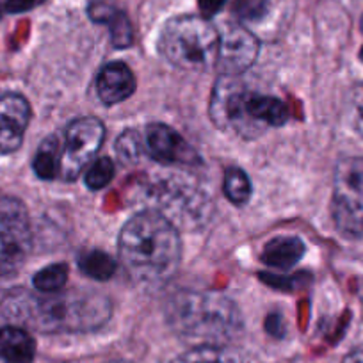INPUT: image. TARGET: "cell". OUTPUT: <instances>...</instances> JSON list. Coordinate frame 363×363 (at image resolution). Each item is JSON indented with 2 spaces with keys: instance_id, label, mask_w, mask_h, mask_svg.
<instances>
[{
  "instance_id": "cell-25",
  "label": "cell",
  "mask_w": 363,
  "mask_h": 363,
  "mask_svg": "<svg viewBox=\"0 0 363 363\" xmlns=\"http://www.w3.org/2000/svg\"><path fill=\"white\" fill-rule=\"evenodd\" d=\"M352 107V127L363 138V84H359L351 96Z\"/></svg>"
},
{
  "instance_id": "cell-31",
  "label": "cell",
  "mask_w": 363,
  "mask_h": 363,
  "mask_svg": "<svg viewBox=\"0 0 363 363\" xmlns=\"http://www.w3.org/2000/svg\"><path fill=\"white\" fill-rule=\"evenodd\" d=\"M359 59H362V61H363V47H362V50H359Z\"/></svg>"
},
{
  "instance_id": "cell-14",
  "label": "cell",
  "mask_w": 363,
  "mask_h": 363,
  "mask_svg": "<svg viewBox=\"0 0 363 363\" xmlns=\"http://www.w3.org/2000/svg\"><path fill=\"white\" fill-rule=\"evenodd\" d=\"M305 250V244L298 237H277L265 244L260 258L267 267L277 269V271H289L296 264H299Z\"/></svg>"
},
{
  "instance_id": "cell-26",
  "label": "cell",
  "mask_w": 363,
  "mask_h": 363,
  "mask_svg": "<svg viewBox=\"0 0 363 363\" xmlns=\"http://www.w3.org/2000/svg\"><path fill=\"white\" fill-rule=\"evenodd\" d=\"M265 331L277 338L284 337L285 324H284V319H281L280 313H271V315H267V319H265Z\"/></svg>"
},
{
  "instance_id": "cell-2",
  "label": "cell",
  "mask_w": 363,
  "mask_h": 363,
  "mask_svg": "<svg viewBox=\"0 0 363 363\" xmlns=\"http://www.w3.org/2000/svg\"><path fill=\"white\" fill-rule=\"evenodd\" d=\"M118 250L132 278L159 284L177 272L182 257L180 233L162 214L143 211L125 223Z\"/></svg>"
},
{
  "instance_id": "cell-1",
  "label": "cell",
  "mask_w": 363,
  "mask_h": 363,
  "mask_svg": "<svg viewBox=\"0 0 363 363\" xmlns=\"http://www.w3.org/2000/svg\"><path fill=\"white\" fill-rule=\"evenodd\" d=\"M8 313L41 333H89L102 328L113 305L100 292L59 291L47 296L22 292L8 299Z\"/></svg>"
},
{
  "instance_id": "cell-30",
  "label": "cell",
  "mask_w": 363,
  "mask_h": 363,
  "mask_svg": "<svg viewBox=\"0 0 363 363\" xmlns=\"http://www.w3.org/2000/svg\"><path fill=\"white\" fill-rule=\"evenodd\" d=\"M107 363H130V362H125V359H114V362H107Z\"/></svg>"
},
{
  "instance_id": "cell-32",
  "label": "cell",
  "mask_w": 363,
  "mask_h": 363,
  "mask_svg": "<svg viewBox=\"0 0 363 363\" xmlns=\"http://www.w3.org/2000/svg\"><path fill=\"white\" fill-rule=\"evenodd\" d=\"M0 16H2V8H0Z\"/></svg>"
},
{
  "instance_id": "cell-19",
  "label": "cell",
  "mask_w": 363,
  "mask_h": 363,
  "mask_svg": "<svg viewBox=\"0 0 363 363\" xmlns=\"http://www.w3.org/2000/svg\"><path fill=\"white\" fill-rule=\"evenodd\" d=\"M223 191L233 205H244L251 196V182L240 167L232 166L223 177Z\"/></svg>"
},
{
  "instance_id": "cell-13",
  "label": "cell",
  "mask_w": 363,
  "mask_h": 363,
  "mask_svg": "<svg viewBox=\"0 0 363 363\" xmlns=\"http://www.w3.org/2000/svg\"><path fill=\"white\" fill-rule=\"evenodd\" d=\"M135 75L125 62H109L96 77V93L106 106H114L134 95Z\"/></svg>"
},
{
  "instance_id": "cell-5",
  "label": "cell",
  "mask_w": 363,
  "mask_h": 363,
  "mask_svg": "<svg viewBox=\"0 0 363 363\" xmlns=\"http://www.w3.org/2000/svg\"><path fill=\"white\" fill-rule=\"evenodd\" d=\"M219 30L203 16H177L162 27L159 52L182 69H205L216 62Z\"/></svg>"
},
{
  "instance_id": "cell-4",
  "label": "cell",
  "mask_w": 363,
  "mask_h": 363,
  "mask_svg": "<svg viewBox=\"0 0 363 363\" xmlns=\"http://www.w3.org/2000/svg\"><path fill=\"white\" fill-rule=\"evenodd\" d=\"M211 118L223 130L253 139L267 127L287 123L291 113L277 96L253 93L235 82L233 77H221L212 93Z\"/></svg>"
},
{
  "instance_id": "cell-11",
  "label": "cell",
  "mask_w": 363,
  "mask_h": 363,
  "mask_svg": "<svg viewBox=\"0 0 363 363\" xmlns=\"http://www.w3.org/2000/svg\"><path fill=\"white\" fill-rule=\"evenodd\" d=\"M146 148L160 164L173 166H196L200 162L198 152L182 138L174 128L164 123H152L146 128Z\"/></svg>"
},
{
  "instance_id": "cell-29",
  "label": "cell",
  "mask_w": 363,
  "mask_h": 363,
  "mask_svg": "<svg viewBox=\"0 0 363 363\" xmlns=\"http://www.w3.org/2000/svg\"><path fill=\"white\" fill-rule=\"evenodd\" d=\"M342 363H363V351H352L349 352Z\"/></svg>"
},
{
  "instance_id": "cell-10",
  "label": "cell",
  "mask_w": 363,
  "mask_h": 363,
  "mask_svg": "<svg viewBox=\"0 0 363 363\" xmlns=\"http://www.w3.org/2000/svg\"><path fill=\"white\" fill-rule=\"evenodd\" d=\"M260 43L257 36L239 26V23H226L219 30L218 55H216V68L225 77H237L246 72L258 57Z\"/></svg>"
},
{
  "instance_id": "cell-7",
  "label": "cell",
  "mask_w": 363,
  "mask_h": 363,
  "mask_svg": "<svg viewBox=\"0 0 363 363\" xmlns=\"http://www.w3.org/2000/svg\"><path fill=\"white\" fill-rule=\"evenodd\" d=\"M331 208L342 233L363 235V157H347L337 164Z\"/></svg>"
},
{
  "instance_id": "cell-16",
  "label": "cell",
  "mask_w": 363,
  "mask_h": 363,
  "mask_svg": "<svg viewBox=\"0 0 363 363\" xmlns=\"http://www.w3.org/2000/svg\"><path fill=\"white\" fill-rule=\"evenodd\" d=\"M171 363H244L242 358L226 345L200 344L182 352Z\"/></svg>"
},
{
  "instance_id": "cell-28",
  "label": "cell",
  "mask_w": 363,
  "mask_h": 363,
  "mask_svg": "<svg viewBox=\"0 0 363 363\" xmlns=\"http://www.w3.org/2000/svg\"><path fill=\"white\" fill-rule=\"evenodd\" d=\"M43 0H6V11L8 13H26L34 6L41 4Z\"/></svg>"
},
{
  "instance_id": "cell-15",
  "label": "cell",
  "mask_w": 363,
  "mask_h": 363,
  "mask_svg": "<svg viewBox=\"0 0 363 363\" xmlns=\"http://www.w3.org/2000/svg\"><path fill=\"white\" fill-rule=\"evenodd\" d=\"M36 342L26 330L6 326L0 330V359L4 363H33Z\"/></svg>"
},
{
  "instance_id": "cell-27",
  "label": "cell",
  "mask_w": 363,
  "mask_h": 363,
  "mask_svg": "<svg viewBox=\"0 0 363 363\" xmlns=\"http://www.w3.org/2000/svg\"><path fill=\"white\" fill-rule=\"evenodd\" d=\"M226 0H198V6H200V11L203 18H212V16L218 15L223 9Z\"/></svg>"
},
{
  "instance_id": "cell-17",
  "label": "cell",
  "mask_w": 363,
  "mask_h": 363,
  "mask_svg": "<svg viewBox=\"0 0 363 363\" xmlns=\"http://www.w3.org/2000/svg\"><path fill=\"white\" fill-rule=\"evenodd\" d=\"M62 150L57 138H47L38 148L33 167L41 180H55L61 174Z\"/></svg>"
},
{
  "instance_id": "cell-21",
  "label": "cell",
  "mask_w": 363,
  "mask_h": 363,
  "mask_svg": "<svg viewBox=\"0 0 363 363\" xmlns=\"http://www.w3.org/2000/svg\"><path fill=\"white\" fill-rule=\"evenodd\" d=\"M104 26L109 27L111 41H113V45L116 48H128L134 43V29H132V23L128 20L127 13L121 11L120 8L107 18V22Z\"/></svg>"
},
{
  "instance_id": "cell-22",
  "label": "cell",
  "mask_w": 363,
  "mask_h": 363,
  "mask_svg": "<svg viewBox=\"0 0 363 363\" xmlns=\"http://www.w3.org/2000/svg\"><path fill=\"white\" fill-rule=\"evenodd\" d=\"M114 178V164L109 157H102V159H96L95 162L91 164L86 171V186L91 191H100L104 187H107L113 182Z\"/></svg>"
},
{
  "instance_id": "cell-23",
  "label": "cell",
  "mask_w": 363,
  "mask_h": 363,
  "mask_svg": "<svg viewBox=\"0 0 363 363\" xmlns=\"http://www.w3.org/2000/svg\"><path fill=\"white\" fill-rule=\"evenodd\" d=\"M269 11V0H233L232 13L240 22H258Z\"/></svg>"
},
{
  "instance_id": "cell-8",
  "label": "cell",
  "mask_w": 363,
  "mask_h": 363,
  "mask_svg": "<svg viewBox=\"0 0 363 363\" xmlns=\"http://www.w3.org/2000/svg\"><path fill=\"white\" fill-rule=\"evenodd\" d=\"M33 233L27 208L16 198H0V278L13 277L30 251Z\"/></svg>"
},
{
  "instance_id": "cell-3",
  "label": "cell",
  "mask_w": 363,
  "mask_h": 363,
  "mask_svg": "<svg viewBox=\"0 0 363 363\" xmlns=\"http://www.w3.org/2000/svg\"><path fill=\"white\" fill-rule=\"evenodd\" d=\"M166 320L174 333L200 344L225 345L244 328L239 306L216 292H178L166 305Z\"/></svg>"
},
{
  "instance_id": "cell-12",
  "label": "cell",
  "mask_w": 363,
  "mask_h": 363,
  "mask_svg": "<svg viewBox=\"0 0 363 363\" xmlns=\"http://www.w3.org/2000/svg\"><path fill=\"white\" fill-rule=\"evenodd\" d=\"M29 121L30 106L23 96H0V155H9L22 146Z\"/></svg>"
},
{
  "instance_id": "cell-20",
  "label": "cell",
  "mask_w": 363,
  "mask_h": 363,
  "mask_svg": "<svg viewBox=\"0 0 363 363\" xmlns=\"http://www.w3.org/2000/svg\"><path fill=\"white\" fill-rule=\"evenodd\" d=\"M68 281V267L65 264H52L36 272L33 278L34 289L41 294H54L62 291Z\"/></svg>"
},
{
  "instance_id": "cell-9",
  "label": "cell",
  "mask_w": 363,
  "mask_h": 363,
  "mask_svg": "<svg viewBox=\"0 0 363 363\" xmlns=\"http://www.w3.org/2000/svg\"><path fill=\"white\" fill-rule=\"evenodd\" d=\"M104 139H106V127L99 118L86 116L72 121L66 128L59 177L65 182L77 180L96 152L102 148Z\"/></svg>"
},
{
  "instance_id": "cell-24",
  "label": "cell",
  "mask_w": 363,
  "mask_h": 363,
  "mask_svg": "<svg viewBox=\"0 0 363 363\" xmlns=\"http://www.w3.org/2000/svg\"><path fill=\"white\" fill-rule=\"evenodd\" d=\"M116 152H118V157H120L121 162H127V164H132V162H138L139 159H141L143 155V143L141 139H139V134L134 130H128L125 132V134L120 135V139H118L116 143Z\"/></svg>"
},
{
  "instance_id": "cell-18",
  "label": "cell",
  "mask_w": 363,
  "mask_h": 363,
  "mask_svg": "<svg viewBox=\"0 0 363 363\" xmlns=\"http://www.w3.org/2000/svg\"><path fill=\"white\" fill-rule=\"evenodd\" d=\"M79 269L87 278L96 281H107L114 277L118 264L109 253L100 250L86 251L79 257Z\"/></svg>"
},
{
  "instance_id": "cell-33",
  "label": "cell",
  "mask_w": 363,
  "mask_h": 363,
  "mask_svg": "<svg viewBox=\"0 0 363 363\" xmlns=\"http://www.w3.org/2000/svg\"><path fill=\"white\" fill-rule=\"evenodd\" d=\"M362 30H363V20H362Z\"/></svg>"
},
{
  "instance_id": "cell-6",
  "label": "cell",
  "mask_w": 363,
  "mask_h": 363,
  "mask_svg": "<svg viewBox=\"0 0 363 363\" xmlns=\"http://www.w3.org/2000/svg\"><path fill=\"white\" fill-rule=\"evenodd\" d=\"M146 200L155 211L169 219L177 228L194 230L211 218L212 201L194 182L182 177H167L150 186Z\"/></svg>"
}]
</instances>
